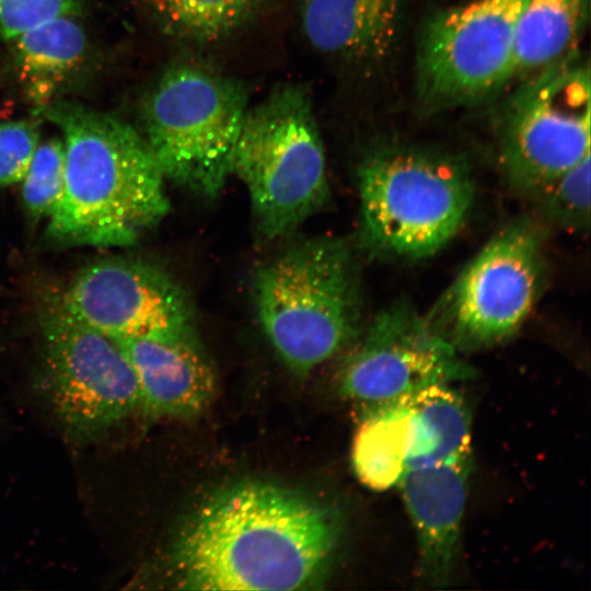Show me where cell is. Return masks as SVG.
Instances as JSON below:
<instances>
[{"instance_id": "cell-1", "label": "cell", "mask_w": 591, "mask_h": 591, "mask_svg": "<svg viewBox=\"0 0 591 591\" xmlns=\"http://www.w3.org/2000/svg\"><path fill=\"white\" fill-rule=\"evenodd\" d=\"M341 523L329 506L265 480L227 486L182 525L171 552L188 590H304L323 581Z\"/></svg>"}, {"instance_id": "cell-2", "label": "cell", "mask_w": 591, "mask_h": 591, "mask_svg": "<svg viewBox=\"0 0 591 591\" xmlns=\"http://www.w3.org/2000/svg\"><path fill=\"white\" fill-rule=\"evenodd\" d=\"M65 148V187L47 235L65 246L134 245L169 213L164 175L143 135L127 121L80 104L35 109Z\"/></svg>"}, {"instance_id": "cell-3", "label": "cell", "mask_w": 591, "mask_h": 591, "mask_svg": "<svg viewBox=\"0 0 591 591\" xmlns=\"http://www.w3.org/2000/svg\"><path fill=\"white\" fill-rule=\"evenodd\" d=\"M359 246L370 258L413 262L442 250L475 199L468 162L441 149L387 143L357 171Z\"/></svg>"}, {"instance_id": "cell-4", "label": "cell", "mask_w": 591, "mask_h": 591, "mask_svg": "<svg viewBox=\"0 0 591 591\" xmlns=\"http://www.w3.org/2000/svg\"><path fill=\"white\" fill-rule=\"evenodd\" d=\"M262 329L300 376L359 336L361 290L355 257L336 237L299 242L258 269L254 280Z\"/></svg>"}, {"instance_id": "cell-5", "label": "cell", "mask_w": 591, "mask_h": 591, "mask_svg": "<svg viewBox=\"0 0 591 591\" xmlns=\"http://www.w3.org/2000/svg\"><path fill=\"white\" fill-rule=\"evenodd\" d=\"M247 188L259 235L285 237L328 200L324 146L309 92L282 84L248 107L231 174Z\"/></svg>"}, {"instance_id": "cell-6", "label": "cell", "mask_w": 591, "mask_h": 591, "mask_svg": "<svg viewBox=\"0 0 591 591\" xmlns=\"http://www.w3.org/2000/svg\"><path fill=\"white\" fill-rule=\"evenodd\" d=\"M248 107L247 91L234 78L196 63L167 68L141 109L143 137L165 179L217 197Z\"/></svg>"}, {"instance_id": "cell-7", "label": "cell", "mask_w": 591, "mask_h": 591, "mask_svg": "<svg viewBox=\"0 0 591 591\" xmlns=\"http://www.w3.org/2000/svg\"><path fill=\"white\" fill-rule=\"evenodd\" d=\"M37 320L40 391L67 434L101 437L140 408L134 368L116 339L74 317L58 291L42 298Z\"/></svg>"}, {"instance_id": "cell-8", "label": "cell", "mask_w": 591, "mask_h": 591, "mask_svg": "<svg viewBox=\"0 0 591 591\" xmlns=\"http://www.w3.org/2000/svg\"><path fill=\"white\" fill-rule=\"evenodd\" d=\"M498 154L509 186L535 199L590 153V69L573 50L528 76L503 104Z\"/></svg>"}, {"instance_id": "cell-9", "label": "cell", "mask_w": 591, "mask_h": 591, "mask_svg": "<svg viewBox=\"0 0 591 591\" xmlns=\"http://www.w3.org/2000/svg\"><path fill=\"white\" fill-rule=\"evenodd\" d=\"M544 230L532 218L500 229L468 262L425 315L459 351L511 338L538 301L546 281Z\"/></svg>"}, {"instance_id": "cell-10", "label": "cell", "mask_w": 591, "mask_h": 591, "mask_svg": "<svg viewBox=\"0 0 591 591\" xmlns=\"http://www.w3.org/2000/svg\"><path fill=\"white\" fill-rule=\"evenodd\" d=\"M523 0H472L441 9L416 45L421 104L443 111L478 103L514 78V43Z\"/></svg>"}, {"instance_id": "cell-11", "label": "cell", "mask_w": 591, "mask_h": 591, "mask_svg": "<svg viewBox=\"0 0 591 591\" xmlns=\"http://www.w3.org/2000/svg\"><path fill=\"white\" fill-rule=\"evenodd\" d=\"M459 352L425 315L396 302L373 318L347 359L338 389L344 397L370 406L468 379L473 371Z\"/></svg>"}, {"instance_id": "cell-12", "label": "cell", "mask_w": 591, "mask_h": 591, "mask_svg": "<svg viewBox=\"0 0 591 591\" xmlns=\"http://www.w3.org/2000/svg\"><path fill=\"white\" fill-rule=\"evenodd\" d=\"M61 299L74 317L114 339L195 333L189 296L148 262L118 257L92 263L77 274Z\"/></svg>"}, {"instance_id": "cell-13", "label": "cell", "mask_w": 591, "mask_h": 591, "mask_svg": "<svg viewBox=\"0 0 591 591\" xmlns=\"http://www.w3.org/2000/svg\"><path fill=\"white\" fill-rule=\"evenodd\" d=\"M471 460L407 468L398 484L413 523L419 575L431 587L450 581L459 555Z\"/></svg>"}, {"instance_id": "cell-14", "label": "cell", "mask_w": 591, "mask_h": 591, "mask_svg": "<svg viewBox=\"0 0 591 591\" xmlns=\"http://www.w3.org/2000/svg\"><path fill=\"white\" fill-rule=\"evenodd\" d=\"M139 386L140 410L151 418H189L211 403L216 376L195 333L116 339Z\"/></svg>"}, {"instance_id": "cell-15", "label": "cell", "mask_w": 591, "mask_h": 591, "mask_svg": "<svg viewBox=\"0 0 591 591\" xmlns=\"http://www.w3.org/2000/svg\"><path fill=\"white\" fill-rule=\"evenodd\" d=\"M405 0H303L301 24L321 54L359 69L386 65L402 39Z\"/></svg>"}, {"instance_id": "cell-16", "label": "cell", "mask_w": 591, "mask_h": 591, "mask_svg": "<svg viewBox=\"0 0 591 591\" xmlns=\"http://www.w3.org/2000/svg\"><path fill=\"white\" fill-rule=\"evenodd\" d=\"M18 79L34 108L55 101L83 65L85 31L78 15H59L19 34L9 42Z\"/></svg>"}, {"instance_id": "cell-17", "label": "cell", "mask_w": 591, "mask_h": 591, "mask_svg": "<svg viewBox=\"0 0 591 591\" xmlns=\"http://www.w3.org/2000/svg\"><path fill=\"white\" fill-rule=\"evenodd\" d=\"M410 433L406 470L471 460V416L449 384H433L408 396Z\"/></svg>"}, {"instance_id": "cell-18", "label": "cell", "mask_w": 591, "mask_h": 591, "mask_svg": "<svg viewBox=\"0 0 591 591\" xmlns=\"http://www.w3.org/2000/svg\"><path fill=\"white\" fill-rule=\"evenodd\" d=\"M367 407L356 429L351 464L359 482L375 491L398 486L409 448L408 396Z\"/></svg>"}, {"instance_id": "cell-19", "label": "cell", "mask_w": 591, "mask_h": 591, "mask_svg": "<svg viewBox=\"0 0 591 591\" xmlns=\"http://www.w3.org/2000/svg\"><path fill=\"white\" fill-rule=\"evenodd\" d=\"M590 0H523L514 43V77L530 76L576 50Z\"/></svg>"}, {"instance_id": "cell-20", "label": "cell", "mask_w": 591, "mask_h": 591, "mask_svg": "<svg viewBox=\"0 0 591 591\" xmlns=\"http://www.w3.org/2000/svg\"><path fill=\"white\" fill-rule=\"evenodd\" d=\"M166 35L192 43L230 36L254 20L268 0H137Z\"/></svg>"}, {"instance_id": "cell-21", "label": "cell", "mask_w": 591, "mask_h": 591, "mask_svg": "<svg viewBox=\"0 0 591 591\" xmlns=\"http://www.w3.org/2000/svg\"><path fill=\"white\" fill-rule=\"evenodd\" d=\"M590 163L589 153L534 199L547 223L570 232L589 231Z\"/></svg>"}, {"instance_id": "cell-22", "label": "cell", "mask_w": 591, "mask_h": 591, "mask_svg": "<svg viewBox=\"0 0 591 591\" xmlns=\"http://www.w3.org/2000/svg\"><path fill=\"white\" fill-rule=\"evenodd\" d=\"M22 199L28 213L49 218L65 187V148L61 138L39 142L22 178Z\"/></svg>"}, {"instance_id": "cell-23", "label": "cell", "mask_w": 591, "mask_h": 591, "mask_svg": "<svg viewBox=\"0 0 591 591\" xmlns=\"http://www.w3.org/2000/svg\"><path fill=\"white\" fill-rule=\"evenodd\" d=\"M84 0H0V39L9 42L59 15H78Z\"/></svg>"}, {"instance_id": "cell-24", "label": "cell", "mask_w": 591, "mask_h": 591, "mask_svg": "<svg viewBox=\"0 0 591 591\" xmlns=\"http://www.w3.org/2000/svg\"><path fill=\"white\" fill-rule=\"evenodd\" d=\"M38 143L39 132L35 121L0 123V186L22 181Z\"/></svg>"}]
</instances>
